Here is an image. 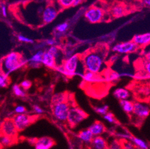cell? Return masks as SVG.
Wrapping results in <instances>:
<instances>
[{
    "label": "cell",
    "instance_id": "cell-15",
    "mask_svg": "<svg viewBox=\"0 0 150 149\" xmlns=\"http://www.w3.org/2000/svg\"><path fill=\"white\" fill-rule=\"evenodd\" d=\"M41 63L45 66L50 69H55L57 66L54 57L47 51H44Z\"/></svg>",
    "mask_w": 150,
    "mask_h": 149
},
{
    "label": "cell",
    "instance_id": "cell-26",
    "mask_svg": "<svg viewBox=\"0 0 150 149\" xmlns=\"http://www.w3.org/2000/svg\"><path fill=\"white\" fill-rule=\"evenodd\" d=\"M125 12V9L122 5H115L111 10L112 16L115 18H120L123 16Z\"/></svg>",
    "mask_w": 150,
    "mask_h": 149
},
{
    "label": "cell",
    "instance_id": "cell-7",
    "mask_svg": "<svg viewBox=\"0 0 150 149\" xmlns=\"http://www.w3.org/2000/svg\"><path fill=\"white\" fill-rule=\"evenodd\" d=\"M12 120L17 130L18 131H22L32 124L35 120V117L26 113L16 114L13 117Z\"/></svg>",
    "mask_w": 150,
    "mask_h": 149
},
{
    "label": "cell",
    "instance_id": "cell-45",
    "mask_svg": "<svg viewBox=\"0 0 150 149\" xmlns=\"http://www.w3.org/2000/svg\"><path fill=\"white\" fill-rule=\"evenodd\" d=\"M144 3H145V4L147 6H149L150 5V0H143Z\"/></svg>",
    "mask_w": 150,
    "mask_h": 149
},
{
    "label": "cell",
    "instance_id": "cell-9",
    "mask_svg": "<svg viewBox=\"0 0 150 149\" xmlns=\"http://www.w3.org/2000/svg\"><path fill=\"white\" fill-rule=\"evenodd\" d=\"M139 47L132 41L117 44L113 47L112 51L120 54H127L136 51Z\"/></svg>",
    "mask_w": 150,
    "mask_h": 149
},
{
    "label": "cell",
    "instance_id": "cell-47",
    "mask_svg": "<svg viewBox=\"0 0 150 149\" xmlns=\"http://www.w3.org/2000/svg\"><path fill=\"white\" fill-rule=\"evenodd\" d=\"M69 149H73L72 147H69Z\"/></svg>",
    "mask_w": 150,
    "mask_h": 149
},
{
    "label": "cell",
    "instance_id": "cell-1",
    "mask_svg": "<svg viewBox=\"0 0 150 149\" xmlns=\"http://www.w3.org/2000/svg\"><path fill=\"white\" fill-rule=\"evenodd\" d=\"M106 50L103 48H97L87 53L81 58L85 70L99 74L106 69Z\"/></svg>",
    "mask_w": 150,
    "mask_h": 149
},
{
    "label": "cell",
    "instance_id": "cell-17",
    "mask_svg": "<svg viewBox=\"0 0 150 149\" xmlns=\"http://www.w3.org/2000/svg\"><path fill=\"white\" fill-rule=\"evenodd\" d=\"M47 51L54 57L57 66L62 65V63L64 62L62 61L63 60V53L61 51V49L54 46H51Z\"/></svg>",
    "mask_w": 150,
    "mask_h": 149
},
{
    "label": "cell",
    "instance_id": "cell-33",
    "mask_svg": "<svg viewBox=\"0 0 150 149\" xmlns=\"http://www.w3.org/2000/svg\"><path fill=\"white\" fill-rule=\"evenodd\" d=\"M103 118L106 121H107L108 122L110 123V124H114L115 122L116 119L113 115V113H112L111 112H107L105 115H103Z\"/></svg>",
    "mask_w": 150,
    "mask_h": 149
},
{
    "label": "cell",
    "instance_id": "cell-25",
    "mask_svg": "<svg viewBox=\"0 0 150 149\" xmlns=\"http://www.w3.org/2000/svg\"><path fill=\"white\" fill-rule=\"evenodd\" d=\"M98 74H95L91 72L85 70L82 78L84 80V81L87 82H91L94 81H98L99 77Z\"/></svg>",
    "mask_w": 150,
    "mask_h": 149
},
{
    "label": "cell",
    "instance_id": "cell-42",
    "mask_svg": "<svg viewBox=\"0 0 150 149\" xmlns=\"http://www.w3.org/2000/svg\"><path fill=\"white\" fill-rule=\"evenodd\" d=\"M1 11H2V13H3V16L4 17H6L7 16V11H6V6L4 5L2 6Z\"/></svg>",
    "mask_w": 150,
    "mask_h": 149
},
{
    "label": "cell",
    "instance_id": "cell-10",
    "mask_svg": "<svg viewBox=\"0 0 150 149\" xmlns=\"http://www.w3.org/2000/svg\"><path fill=\"white\" fill-rule=\"evenodd\" d=\"M0 130H1L2 134L14 138H16L17 137L18 132V131L17 130L12 119H5L1 125Z\"/></svg>",
    "mask_w": 150,
    "mask_h": 149
},
{
    "label": "cell",
    "instance_id": "cell-5",
    "mask_svg": "<svg viewBox=\"0 0 150 149\" xmlns=\"http://www.w3.org/2000/svg\"><path fill=\"white\" fill-rule=\"evenodd\" d=\"M87 114L77 106H70L67 122L70 127H75L79 125L87 117Z\"/></svg>",
    "mask_w": 150,
    "mask_h": 149
},
{
    "label": "cell",
    "instance_id": "cell-40",
    "mask_svg": "<svg viewBox=\"0 0 150 149\" xmlns=\"http://www.w3.org/2000/svg\"><path fill=\"white\" fill-rule=\"evenodd\" d=\"M46 44L49 45V46H53L56 44V41L54 39H48L46 41Z\"/></svg>",
    "mask_w": 150,
    "mask_h": 149
},
{
    "label": "cell",
    "instance_id": "cell-24",
    "mask_svg": "<svg viewBox=\"0 0 150 149\" xmlns=\"http://www.w3.org/2000/svg\"><path fill=\"white\" fill-rule=\"evenodd\" d=\"M130 141L132 142L133 144L137 148L140 149H149L148 143L142 139L132 136Z\"/></svg>",
    "mask_w": 150,
    "mask_h": 149
},
{
    "label": "cell",
    "instance_id": "cell-28",
    "mask_svg": "<svg viewBox=\"0 0 150 149\" xmlns=\"http://www.w3.org/2000/svg\"><path fill=\"white\" fill-rule=\"evenodd\" d=\"M107 149H122V141L120 139H112L108 143Z\"/></svg>",
    "mask_w": 150,
    "mask_h": 149
},
{
    "label": "cell",
    "instance_id": "cell-4",
    "mask_svg": "<svg viewBox=\"0 0 150 149\" xmlns=\"http://www.w3.org/2000/svg\"><path fill=\"white\" fill-rule=\"evenodd\" d=\"M149 106L148 104L144 102L137 101L133 103V110L132 119L136 123H141L149 116Z\"/></svg>",
    "mask_w": 150,
    "mask_h": 149
},
{
    "label": "cell",
    "instance_id": "cell-44",
    "mask_svg": "<svg viewBox=\"0 0 150 149\" xmlns=\"http://www.w3.org/2000/svg\"><path fill=\"white\" fill-rule=\"evenodd\" d=\"M81 1H82V0H75L73 6H79L81 3Z\"/></svg>",
    "mask_w": 150,
    "mask_h": 149
},
{
    "label": "cell",
    "instance_id": "cell-13",
    "mask_svg": "<svg viewBox=\"0 0 150 149\" xmlns=\"http://www.w3.org/2000/svg\"><path fill=\"white\" fill-rule=\"evenodd\" d=\"M90 145L92 149H107L108 143L101 136H95Z\"/></svg>",
    "mask_w": 150,
    "mask_h": 149
},
{
    "label": "cell",
    "instance_id": "cell-27",
    "mask_svg": "<svg viewBox=\"0 0 150 149\" xmlns=\"http://www.w3.org/2000/svg\"><path fill=\"white\" fill-rule=\"evenodd\" d=\"M13 94L18 97H24L26 96V93L24 89L19 84H14L13 86Z\"/></svg>",
    "mask_w": 150,
    "mask_h": 149
},
{
    "label": "cell",
    "instance_id": "cell-19",
    "mask_svg": "<svg viewBox=\"0 0 150 149\" xmlns=\"http://www.w3.org/2000/svg\"><path fill=\"white\" fill-rule=\"evenodd\" d=\"M113 96L118 100H127L130 97V91L124 88H118L114 91Z\"/></svg>",
    "mask_w": 150,
    "mask_h": 149
},
{
    "label": "cell",
    "instance_id": "cell-6",
    "mask_svg": "<svg viewBox=\"0 0 150 149\" xmlns=\"http://www.w3.org/2000/svg\"><path fill=\"white\" fill-rule=\"evenodd\" d=\"M52 106V113L56 120L62 122H67L70 108L69 104L67 101L55 104Z\"/></svg>",
    "mask_w": 150,
    "mask_h": 149
},
{
    "label": "cell",
    "instance_id": "cell-3",
    "mask_svg": "<svg viewBox=\"0 0 150 149\" xmlns=\"http://www.w3.org/2000/svg\"><path fill=\"white\" fill-rule=\"evenodd\" d=\"M81 60V58L79 54H74L65 60L62 63L64 75L68 77L79 75L78 70Z\"/></svg>",
    "mask_w": 150,
    "mask_h": 149
},
{
    "label": "cell",
    "instance_id": "cell-20",
    "mask_svg": "<svg viewBox=\"0 0 150 149\" xmlns=\"http://www.w3.org/2000/svg\"><path fill=\"white\" fill-rule=\"evenodd\" d=\"M79 138L84 143L89 144L92 141L94 137L92 133L88 129H86L81 131L78 135Z\"/></svg>",
    "mask_w": 150,
    "mask_h": 149
},
{
    "label": "cell",
    "instance_id": "cell-2",
    "mask_svg": "<svg viewBox=\"0 0 150 149\" xmlns=\"http://www.w3.org/2000/svg\"><path fill=\"white\" fill-rule=\"evenodd\" d=\"M28 63L22 56L16 52H11L7 55L0 63V70L6 75L21 68Z\"/></svg>",
    "mask_w": 150,
    "mask_h": 149
},
{
    "label": "cell",
    "instance_id": "cell-46",
    "mask_svg": "<svg viewBox=\"0 0 150 149\" xmlns=\"http://www.w3.org/2000/svg\"><path fill=\"white\" fill-rule=\"evenodd\" d=\"M36 140H37V139H35V138H31V139H30V140H29V143H31V144H34L35 143V141H36Z\"/></svg>",
    "mask_w": 150,
    "mask_h": 149
},
{
    "label": "cell",
    "instance_id": "cell-38",
    "mask_svg": "<svg viewBox=\"0 0 150 149\" xmlns=\"http://www.w3.org/2000/svg\"><path fill=\"white\" fill-rule=\"evenodd\" d=\"M18 39L19 41L23 42H26V43H33L34 41L32 39H30L28 37H26L23 35H19L18 36Z\"/></svg>",
    "mask_w": 150,
    "mask_h": 149
},
{
    "label": "cell",
    "instance_id": "cell-18",
    "mask_svg": "<svg viewBox=\"0 0 150 149\" xmlns=\"http://www.w3.org/2000/svg\"><path fill=\"white\" fill-rule=\"evenodd\" d=\"M92 133L93 136H99L105 131V127L99 121H96L92 124L88 128Z\"/></svg>",
    "mask_w": 150,
    "mask_h": 149
},
{
    "label": "cell",
    "instance_id": "cell-41",
    "mask_svg": "<svg viewBox=\"0 0 150 149\" xmlns=\"http://www.w3.org/2000/svg\"><path fill=\"white\" fill-rule=\"evenodd\" d=\"M144 67H145V71L149 74V72H150V63H149V61L145 63Z\"/></svg>",
    "mask_w": 150,
    "mask_h": 149
},
{
    "label": "cell",
    "instance_id": "cell-22",
    "mask_svg": "<svg viewBox=\"0 0 150 149\" xmlns=\"http://www.w3.org/2000/svg\"><path fill=\"white\" fill-rule=\"evenodd\" d=\"M68 99V95L66 93H58L54 94L52 97V105L57 103L67 102Z\"/></svg>",
    "mask_w": 150,
    "mask_h": 149
},
{
    "label": "cell",
    "instance_id": "cell-43",
    "mask_svg": "<svg viewBox=\"0 0 150 149\" xmlns=\"http://www.w3.org/2000/svg\"><path fill=\"white\" fill-rule=\"evenodd\" d=\"M117 57H118V56H116V55L112 56V57H111V58H110V61L111 62V63H113V62H114L115 61H116L117 59Z\"/></svg>",
    "mask_w": 150,
    "mask_h": 149
},
{
    "label": "cell",
    "instance_id": "cell-14",
    "mask_svg": "<svg viewBox=\"0 0 150 149\" xmlns=\"http://www.w3.org/2000/svg\"><path fill=\"white\" fill-rule=\"evenodd\" d=\"M43 53V51L40 50L34 55H33L29 60H28V66L32 68L39 67L42 64L41 61Z\"/></svg>",
    "mask_w": 150,
    "mask_h": 149
},
{
    "label": "cell",
    "instance_id": "cell-34",
    "mask_svg": "<svg viewBox=\"0 0 150 149\" xmlns=\"http://www.w3.org/2000/svg\"><path fill=\"white\" fill-rule=\"evenodd\" d=\"M122 141V149H135L136 147L132 142L129 140H123Z\"/></svg>",
    "mask_w": 150,
    "mask_h": 149
},
{
    "label": "cell",
    "instance_id": "cell-30",
    "mask_svg": "<svg viewBox=\"0 0 150 149\" xmlns=\"http://www.w3.org/2000/svg\"><path fill=\"white\" fill-rule=\"evenodd\" d=\"M94 110L97 113L103 116L104 115H105L107 112H108L109 107H108V106L106 105V104H105V105H103L101 106L95 107Z\"/></svg>",
    "mask_w": 150,
    "mask_h": 149
},
{
    "label": "cell",
    "instance_id": "cell-32",
    "mask_svg": "<svg viewBox=\"0 0 150 149\" xmlns=\"http://www.w3.org/2000/svg\"><path fill=\"white\" fill-rule=\"evenodd\" d=\"M59 5L63 8H69L73 6L75 0H57Z\"/></svg>",
    "mask_w": 150,
    "mask_h": 149
},
{
    "label": "cell",
    "instance_id": "cell-21",
    "mask_svg": "<svg viewBox=\"0 0 150 149\" xmlns=\"http://www.w3.org/2000/svg\"><path fill=\"white\" fill-rule=\"evenodd\" d=\"M120 105L123 110L128 115H131L133 110V102L127 100H120Z\"/></svg>",
    "mask_w": 150,
    "mask_h": 149
},
{
    "label": "cell",
    "instance_id": "cell-37",
    "mask_svg": "<svg viewBox=\"0 0 150 149\" xmlns=\"http://www.w3.org/2000/svg\"><path fill=\"white\" fill-rule=\"evenodd\" d=\"M14 112L16 114H22L25 113L26 109L23 106H17L14 109Z\"/></svg>",
    "mask_w": 150,
    "mask_h": 149
},
{
    "label": "cell",
    "instance_id": "cell-8",
    "mask_svg": "<svg viewBox=\"0 0 150 149\" xmlns=\"http://www.w3.org/2000/svg\"><path fill=\"white\" fill-rule=\"evenodd\" d=\"M85 18L91 23L100 22L104 16L103 11L97 7H92L87 10L84 14Z\"/></svg>",
    "mask_w": 150,
    "mask_h": 149
},
{
    "label": "cell",
    "instance_id": "cell-11",
    "mask_svg": "<svg viewBox=\"0 0 150 149\" xmlns=\"http://www.w3.org/2000/svg\"><path fill=\"white\" fill-rule=\"evenodd\" d=\"M57 16V11L53 6H47L42 13V19L45 24L52 22Z\"/></svg>",
    "mask_w": 150,
    "mask_h": 149
},
{
    "label": "cell",
    "instance_id": "cell-12",
    "mask_svg": "<svg viewBox=\"0 0 150 149\" xmlns=\"http://www.w3.org/2000/svg\"><path fill=\"white\" fill-rule=\"evenodd\" d=\"M54 144L55 142L52 138L42 137L37 139L34 144L35 149H50Z\"/></svg>",
    "mask_w": 150,
    "mask_h": 149
},
{
    "label": "cell",
    "instance_id": "cell-16",
    "mask_svg": "<svg viewBox=\"0 0 150 149\" xmlns=\"http://www.w3.org/2000/svg\"><path fill=\"white\" fill-rule=\"evenodd\" d=\"M132 41L138 47L146 46L150 42V34L149 33H146L141 35H136L133 38Z\"/></svg>",
    "mask_w": 150,
    "mask_h": 149
},
{
    "label": "cell",
    "instance_id": "cell-39",
    "mask_svg": "<svg viewBox=\"0 0 150 149\" xmlns=\"http://www.w3.org/2000/svg\"><path fill=\"white\" fill-rule=\"evenodd\" d=\"M33 110L36 115H41L43 113V109L39 106L35 105L33 107Z\"/></svg>",
    "mask_w": 150,
    "mask_h": 149
},
{
    "label": "cell",
    "instance_id": "cell-29",
    "mask_svg": "<svg viewBox=\"0 0 150 149\" xmlns=\"http://www.w3.org/2000/svg\"><path fill=\"white\" fill-rule=\"evenodd\" d=\"M8 84V76L5 74L0 70V87L5 88Z\"/></svg>",
    "mask_w": 150,
    "mask_h": 149
},
{
    "label": "cell",
    "instance_id": "cell-23",
    "mask_svg": "<svg viewBox=\"0 0 150 149\" xmlns=\"http://www.w3.org/2000/svg\"><path fill=\"white\" fill-rule=\"evenodd\" d=\"M15 143L14 138L11 137L4 135V134H0V146L2 147H7Z\"/></svg>",
    "mask_w": 150,
    "mask_h": 149
},
{
    "label": "cell",
    "instance_id": "cell-31",
    "mask_svg": "<svg viewBox=\"0 0 150 149\" xmlns=\"http://www.w3.org/2000/svg\"><path fill=\"white\" fill-rule=\"evenodd\" d=\"M107 80L110 82H117V81L120 78V74L116 72L112 71L107 75Z\"/></svg>",
    "mask_w": 150,
    "mask_h": 149
},
{
    "label": "cell",
    "instance_id": "cell-35",
    "mask_svg": "<svg viewBox=\"0 0 150 149\" xmlns=\"http://www.w3.org/2000/svg\"><path fill=\"white\" fill-rule=\"evenodd\" d=\"M69 24L67 22L62 23L56 26V31L60 33H64L68 29Z\"/></svg>",
    "mask_w": 150,
    "mask_h": 149
},
{
    "label": "cell",
    "instance_id": "cell-48",
    "mask_svg": "<svg viewBox=\"0 0 150 149\" xmlns=\"http://www.w3.org/2000/svg\"><path fill=\"white\" fill-rule=\"evenodd\" d=\"M135 149H140V148H137V147H136V148Z\"/></svg>",
    "mask_w": 150,
    "mask_h": 149
},
{
    "label": "cell",
    "instance_id": "cell-36",
    "mask_svg": "<svg viewBox=\"0 0 150 149\" xmlns=\"http://www.w3.org/2000/svg\"><path fill=\"white\" fill-rule=\"evenodd\" d=\"M20 86L24 89V90H28L32 86V82L28 79L23 80Z\"/></svg>",
    "mask_w": 150,
    "mask_h": 149
}]
</instances>
